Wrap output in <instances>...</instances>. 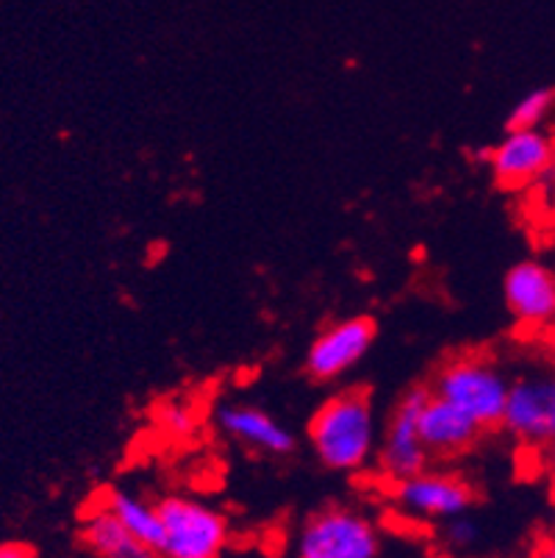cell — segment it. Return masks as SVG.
I'll use <instances>...</instances> for the list:
<instances>
[{
	"mask_svg": "<svg viewBox=\"0 0 555 558\" xmlns=\"http://www.w3.org/2000/svg\"><path fill=\"white\" fill-rule=\"evenodd\" d=\"M555 109V89L553 86H539L514 104L508 114V131L511 129H539L544 117Z\"/></svg>",
	"mask_w": 555,
	"mask_h": 558,
	"instance_id": "obj_15",
	"label": "cell"
},
{
	"mask_svg": "<svg viewBox=\"0 0 555 558\" xmlns=\"http://www.w3.org/2000/svg\"><path fill=\"white\" fill-rule=\"evenodd\" d=\"M539 342H542V350H544V356H547L550 367L555 369V326H550L547 331L539 333Z\"/></svg>",
	"mask_w": 555,
	"mask_h": 558,
	"instance_id": "obj_19",
	"label": "cell"
},
{
	"mask_svg": "<svg viewBox=\"0 0 555 558\" xmlns=\"http://www.w3.org/2000/svg\"><path fill=\"white\" fill-rule=\"evenodd\" d=\"M159 420L170 434L178 436H190L195 434V409H190L186 403H167L165 409L159 411Z\"/></svg>",
	"mask_w": 555,
	"mask_h": 558,
	"instance_id": "obj_17",
	"label": "cell"
},
{
	"mask_svg": "<svg viewBox=\"0 0 555 558\" xmlns=\"http://www.w3.org/2000/svg\"><path fill=\"white\" fill-rule=\"evenodd\" d=\"M319 464L334 473H359L378 453V420L370 392L348 389L325 400L309 423Z\"/></svg>",
	"mask_w": 555,
	"mask_h": 558,
	"instance_id": "obj_1",
	"label": "cell"
},
{
	"mask_svg": "<svg viewBox=\"0 0 555 558\" xmlns=\"http://www.w3.org/2000/svg\"><path fill=\"white\" fill-rule=\"evenodd\" d=\"M217 425L228 439L264 456L281 459L298 448V439L287 425L251 403H222L217 409Z\"/></svg>",
	"mask_w": 555,
	"mask_h": 558,
	"instance_id": "obj_12",
	"label": "cell"
},
{
	"mask_svg": "<svg viewBox=\"0 0 555 558\" xmlns=\"http://www.w3.org/2000/svg\"><path fill=\"white\" fill-rule=\"evenodd\" d=\"M100 506L109 509L122 525L129 527L136 539L147 542V545L153 547H161L159 506L147 504L145 497L134 495V492L129 489H106Z\"/></svg>",
	"mask_w": 555,
	"mask_h": 558,
	"instance_id": "obj_14",
	"label": "cell"
},
{
	"mask_svg": "<svg viewBox=\"0 0 555 558\" xmlns=\"http://www.w3.org/2000/svg\"><path fill=\"white\" fill-rule=\"evenodd\" d=\"M378 337V323L370 314L339 319L323 328L305 353V373L319 384L348 375L370 353Z\"/></svg>",
	"mask_w": 555,
	"mask_h": 558,
	"instance_id": "obj_8",
	"label": "cell"
},
{
	"mask_svg": "<svg viewBox=\"0 0 555 558\" xmlns=\"http://www.w3.org/2000/svg\"><path fill=\"white\" fill-rule=\"evenodd\" d=\"M81 539L98 558H165L159 547L136 539L109 509L98 506L84 517Z\"/></svg>",
	"mask_w": 555,
	"mask_h": 558,
	"instance_id": "obj_13",
	"label": "cell"
},
{
	"mask_svg": "<svg viewBox=\"0 0 555 558\" xmlns=\"http://www.w3.org/2000/svg\"><path fill=\"white\" fill-rule=\"evenodd\" d=\"M431 392L436 398L450 400L488 430L503 425L511 380L492 359L472 353V356H456L442 364L439 373L434 375Z\"/></svg>",
	"mask_w": 555,
	"mask_h": 558,
	"instance_id": "obj_2",
	"label": "cell"
},
{
	"mask_svg": "<svg viewBox=\"0 0 555 558\" xmlns=\"http://www.w3.org/2000/svg\"><path fill=\"white\" fill-rule=\"evenodd\" d=\"M553 209H555V172H553Z\"/></svg>",
	"mask_w": 555,
	"mask_h": 558,
	"instance_id": "obj_22",
	"label": "cell"
},
{
	"mask_svg": "<svg viewBox=\"0 0 555 558\" xmlns=\"http://www.w3.org/2000/svg\"><path fill=\"white\" fill-rule=\"evenodd\" d=\"M161 556L165 558H220L231 542L226 517L195 497L167 495L159 504Z\"/></svg>",
	"mask_w": 555,
	"mask_h": 558,
	"instance_id": "obj_3",
	"label": "cell"
},
{
	"mask_svg": "<svg viewBox=\"0 0 555 558\" xmlns=\"http://www.w3.org/2000/svg\"><path fill=\"white\" fill-rule=\"evenodd\" d=\"M478 539H481V527L475 525L470 511L453 517V520H445V525H442V542H445V547L450 553L472 550L478 545Z\"/></svg>",
	"mask_w": 555,
	"mask_h": 558,
	"instance_id": "obj_16",
	"label": "cell"
},
{
	"mask_svg": "<svg viewBox=\"0 0 555 558\" xmlns=\"http://www.w3.org/2000/svg\"><path fill=\"white\" fill-rule=\"evenodd\" d=\"M531 558H555V534L539 539V545L533 547Z\"/></svg>",
	"mask_w": 555,
	"mask_h": 558,
	"instance_id": "obj_20",
	"label": "cell"
},
{
	"mask_svg": "<svg viewBox=\"0 0 555 558\" xmlns=\"http://www.w3.org/2000/svg\"><path fill=\"white\" fill-rule=\"evenodd\" d=\"M483 430L486 428L475 423L467 411L453 405L450 400L436 398L434 392L420 414V436L431 459L434 456L436 459H456V456L467 453L481 442Z\"/></svg>",
	"mask_w": 555,
	"mask_h": 558,
	"instance_id": "obj_11",
	"label": "cell"
},
{
	"mask_svg": "<svg viewBox=\"0 0 555 558\" xmlns=\"http://www.w3.org/2000/svg\"><path fill=\"white\" fill-rule=\"evenodd\" d=\"M517 442L544 448L555 436V369L511 380L503 425Z\"/></svg>",
	"mask_w": 555,
	"mask_h": 558,
	"instance_id": "obj_9",
	"label": "cell"
},
{
	"mask_svg": "<svg viewBox=\"0 0 555 558\" xmlns=\"http://www.w3.org/2000/svg\"><path fill=\"white\" fill-rule=\"evenodd\" d=\"M544 470H547V475H550V481H553L555 484V436L553 439H550L547 445H544Z\"/></svg>",
	"mask_w": 555,
	"mask_h": 558,
	"instance_id": "obj_21",
	"label": "cell"
},
{
	"mask_svg": "<svg viewBox=\"0 0 555 558\" xmlns=\"http://www.w3.org/2000/svg\"><path fill=\"white\" fill-rule=\"evenodd\" d=\"M0 558H37V553L25 542H0Z\"/></svg>",
	"mask_w": 555,
	"mask_h": 558,
	"instance_id": "obj_18",
	"label": "cell"
},
{
	"mask_svg": "<svg viewBox=\"0 0 555 558\" xmlns=\"http://www.w3.org/2000/svg\"><path fill=\"white\" fill-rule=\"evenodd\" d=\"M294 553L298 558H378V525L350 506H325L303 522Z\"/></svg>",
	"mask_w": 555,
	"mask_h": 558,
	"instance_id": "obj_4",
	"label": "cell"
},
{
	"mask_svg": "<svg viewBox=\"0 0 555 558\" xmlns=\"http://www.w3.org/2000/svg\"><path fill=\"white\" fill-rule=\"evenodd\" d=\"M488 170L506 190H528L553 179L555 142L542 129H511L486 154Z\"/></svg>",
	"mask_w": 555,
	"mask_h": 558,
	"instance_id": "obj_7",
	"label": "cell"
},
{
	"mask_svg": "<svg viewBox=\"0 0 555 558\" xmlns=\"http://www.w3.org/2000/svg\"><path fill=\"white\" fill-rule=\"evenodd\" d=\"M427 398H431L427 387L409 389L403 398L397 400L389 420H386L375 461H378V473L389 484L414 478L417 473L431 466V453H427L420 436V414L425 409Z\"/></svg>",
	"mask_w": 555,
	"mask_h": 558,
	"instance_id": "obj_5",
	"label": "cell"
},
{
	"mask_svg": "<svg viewBox=\"0 0 555 558\" xmlns=\"http://www.w3.org/2000/svg\"><path fill=\"white\" fill-rule=\"evenodd\" d=\"M503 295L511 317L528 331L555 326V272L539 262H519L503 278Z\"/></svg>",
	"mask_w": 555,
	"mask_h": 558,
	"instance_id": "obj_10",
	"label": "cell"
},
{
	"mask_svg": "<svg viewBox=\"0 0 555 558\" xmlns=\"http://www.w3.org/2000/svg\"><path fill=\"white\" fill-rule=\"evenodd\" d=\"M391 500L403 514L427 522H445L467 514L475 504V489L461 473L427 466L414 478L391 484Z\"/></svg>",
	"mask_w": 555,
	"mask_h": 558,
	"instance_id": "obj_6",
	"label": "cell"
}]
</instances>
